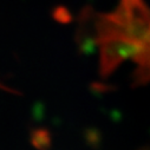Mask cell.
Listing matches in <instances>:
<instances>
[{"instance_id":"1","label":"cell","mask_w":150,"mask_h":150,"mask_svg":"<svg viewBox=\"0 0 150 150\" xmlns=\"http://www.w3.org/2000/svg\"><path fill=\"white\" fill-rule=\"evenodd\" d=\"M96 45L99 47V71L103 78L109 77L125 60H136L144 52L138 43L117 33L98 35Z\"/></svg>"}]
</instances>
